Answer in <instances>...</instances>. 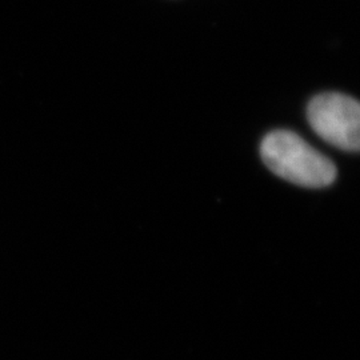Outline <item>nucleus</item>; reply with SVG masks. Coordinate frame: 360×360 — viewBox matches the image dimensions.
<instances>
[{"label": "nucleus", "mask_w": 360, "mask_h": 360, "mask_svg": "<svg viewBox=\"0 0 360 360\" xmlns=\"http://www.w3.org/2000/svg\"><path fill=\"white\" fill-rule=\"evenodd\" d=\"M262 158L272 172L297 186L321 188L336 178L334 163L290 131L267 135L262 143Z\"/></svg>", "instance_id": "obj_1"}, {"label": "nucleus", "mask_w": 360, "mask_h": 360, "mask_svg": "<svg viewBox=\"0 0 360 360\" xmlns=\"http://www.w3.org/2000/svg\"><path fill=\"white\" fill-rule=\"evenodd\" d=\"M312 129L331 146L360 151V103L342 94H322L307 110Z\"/></svg>", "instance_id": "obj_2"}]
</instances>
